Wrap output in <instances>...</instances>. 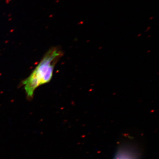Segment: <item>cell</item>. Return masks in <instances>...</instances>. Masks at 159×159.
<instances>
[{
	"label": "cell",
	"mask_w": 159,
	"mask_h": 159,
	"mask_svg": "<svg viewBox=\"0 0 159 159\" xmlns=\"http://www.w3.org/2000/svg\"><path fill=\"white\" fill-rule=\"evenodd\" d=\"M61 54V51L57 48L49 50L30 76L23 81L25 92L29 99L32 98L39 87L51 81L54 66Z\"/></svg>",
	"instance_id": "cell-1"
},
{
	"label": "cell",
	"mask_w": 159,
	"mask_h": 159,
	"mask_svg": "<svg viewBox=\"0 0 159 159\" xmlns=\"http://www.w3.org/2000/svg\"><path fill=\"white\" fill-rule=\"evenodd\" d=\"M116 159H134L130 155L127 153V152L122 151L119 152V154L117 155Z\"/></svg>",
	"instance_id": "cell-2"
},
{
	"label": "cell",
	"mask_w": 159,
	"mask_h": 159,
	"mask_svg": "<svg viewBox=\"0 0 159 159\" xmlns=\"http://www.w3.org/2000/svg\"><path fill=\"white\" fill-rule=\"evenodd\" d=\"M11 0H6V2L7 4H9L11 2Z\"/></svg>",
	"instance_id": "cell-3"
}]
</instances>
